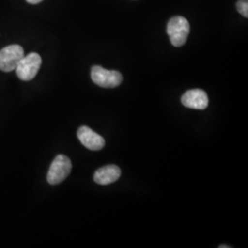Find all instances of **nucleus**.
<instances>
[{
  "instance_id": "f257e3e1",
  "label": "nucleus",
  "mask_w": 248,
  "mask_h": 248,
  "mask_svg": "<svg viewBox=\"0 0 248 248\" xmlns=\"http://www.w3.org/2000/svg\"><path fill=\"white\" fill-rule=\"evenodd\" d=\"M189 23L184 17L176 16L171 18L167 27V32L171 44L175 47H180L185 45L189 34Z\"/></svg>"
},
{
  "instance_id": "f03ea898",
  "label": "nucleus",
  "mask_w": 248,
  "mask_h": 248,
  "mask_svg": "<svg viewBox=\"0 0 248 248\" xmlns=\"http://www.w3.org/2000/svg\"><path fill=\"white\" fill-rule=\"evenodd\" d=\"M71 160L63 155H58L52 163L47 174V181L51 185H57L71 173Z\"/></svg>"
},
{
  "instance_id": "7ed1b4c3",
  "label": "nucleus",
  "mask_w": 248,
  "mask_h": 248,
  "mask_svg": "<svg viewBox=\"0 0 248 248\" xmlns=\"http://www.w3.org/2000/svg\"><path fill=\"white\" fill-rule=\"evenodd\" d=\"M91 78L98 87L105 89H114L123 82V76L120 72L107 70L99 65H94L92 67Z\"/></svg>"
},
{
  "instance_id": "20e7f679",
  "label": "nucleus",
  "mask_w": 248,
  "mask_h": 248,
  "mask_svg": "<svg viewBox=\"0 0 248 248\" xmlns=\"http://www.w3.org/2000/svg\"><path fill=\"white\" fill-rule=\"evenodd\" d=\"M42 65V58L36 53H31L24 56L16 68L17 76L22 81H30L35 78Z\"/></svg>"
},
{
  "instance_id": "39448f33",
  "label": "nucleus",
  "mask_w": 248,
  "mask_h": 248,
  "mask_svg": "<svg viewBox=\"0 0 248 248\" xmlns=\"http://www.w3.org/2000/svg\"><path fill=\"white\" fill-rule=\"evenodd\" d=\"M23 57L24 51L19 45H9L3 48L0 51V70L4 72L15 70Z\"/></svg>"
},
{
  "instance_id": "423d86ee",
  "label": "nucleus",
  "mask_w": 248,
  "mask_h": 248,
  "mask_svg": "<svg viewBox=\"0 0 248 248\" xmlns=\"http://www.w3.org/2000/svg\"><path fill=\"white\" fill-rule=\"evenodd\" d=\"M78 137L81 143L89 150H101L105 146L104 138L87 126L80 127L78 131Z\"/></svg>"
},
{
  "instance_id": "0eeeda50",
  "label": "nucleus",
  "mask_w": 248,
  "mask_h": 248,
  "mask_svg": "<svg viewBox=\"0 0 248 248\" xmlns=\"http://www.w3.org/2000/svg\"><path fill=\"white\" fill-rule=\"evenodd\" d=\"M181 102L184 106L194 109H205L209 105V98L202 89H191L182 96Z\"/></svg>"
},
{
  "instance_id": "6e6552de",
  "label": "nucleus",
  "mask_w": 248,
  "mask_h": 248,
  "mask_svg": "<svg viewBox=\"0 0 248 248\" xmlns=\"http://www.w3.org/2000/svg\"><path fill=\"white\" fill-rule=\"evenodd\" d=\"M122 175L121 169L116 165H108L98 169L94 174V181L98 185H109L117 181Z\"/></svg>"
},
{
  "instance_id": "1a4fd4ad",
  "label": "nucleus",
  "mask_w": 248,
  "mask_h": 248,
  "mask_svg": "<svg viewBox=\"0 0 248 248\" xmlns=\"http://www.w3.org/2000/svg\"><path fill=\"white\" fill-rule=\"evenodd\" d=\"M237 10L245 18H248V0H239L236 3Z\"/></svg>"
},
{
  "instance_id": "9d476101",
  "label": "nucleus",
  "mask_w": 248,
  "mask_h": 248,
  "mask_svg": "<svg viewBox=\"0 0 248 248\" xmlns=\"http://www.w3.org/2000/svg\"><path fill=\"white\" fill-rule=\"evenodd\" d=\"M26 1L30 4H38V3L42 2L43 0H26Z\"/></svg>"
},
{
  "instance_id": "9b49d317",
  "label": "nucleus",
  "mask_w": 248,
  "mask_h": 248,
  "mask_svg": "<svg viewBox=\"0 0 248 248\" xmlns=\"http://www.w3.org/2000/svg\"><path fill=\"white\" fill-rule=\"evenodd\" d=\"M219 248H230V247L229 246H220Z\"/></svg>"
}]
</instances>
